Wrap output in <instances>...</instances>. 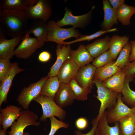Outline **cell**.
<instances>
[{"label":"cell","instance_id":"obj_1","mask_svg":"<svg viewBox=\"0 0 135 135\" xmlns=\"http://www.w3.org/2000/svg\"><path fill=\"white\" fill-rule=\"evenodd\" d=\"M0 16L1 28L6 34L13 38L24 36L29 20L25 11L2 8Z\"/></svg>","mask_w":135,"mask_h":135},{"label":"cell","instance_id":"obj_2","mask_svg":"<svg viewBox=\"0 0 135 135\" xmlns=\"http://www.w3.org/2000/svg\"><path fill=\"white\" fill-rule=\"evenodd\" d=\"M47 23L48 32L46 42H55L58 46H62L64 40L68 38L74 37L77 39L82 35L73 27L64 28L58 26L54 20L48 21Z\"/></svg>","mask_w":135,"mask_h":135},{"label":"cell","instance_id":"obj_3","mask_svg":"<svg viewBox=\"0 0 135 135\" xmlns=\"http://www.w3.org/2000/svg\"><path fill=\"white\" fill-rule=\"evenodd\" d=\"M93 82L97 88L96 98L100 102L98 114L96 117L98 120L106 108L110 110L114 106L116 102L118 93L104 86L103 82L94 78Z\"/></svg>","mask_w":135,"mask_h":135},{"label":"cell","instance_id":"obj_4","mask_svg":"<svg viewBox=\"0 0 135 135\" xmlns=\"http://www.w3.org/2000/svg\"><path fill=\"white\" fill-rule=\"evenodd\" d=\"M41 106L42 114L40 120L44 122L47 119L55 116L63 120L66 118V112L56 102L54 99L48 97L40 94L34 100Z\"/></svg>","mask_w":135,"mask_h":135},{"label":"cell","instance_id":"obj_5","mask_svg":"<svg viewBox=\"0 0 135 135\" xmlns=\"http://www.w3.org/2000/svg\"><path fill=\"white\" fill-rule=\"evenodd\" d=\"M38 116L35 113L28 110H22L20 116L11 127L8 131V135H23L24 130L26 127L30 125L39 126L40 123L38 121Z\"/></svg>","mask_w":135,"mask_h":135},{"label":"cell","instance_id":"obj_6","mask_svg":"<svg viewBox=\"0 0 135 135\" xmlns=\"http://www.w3.org/2000/svg\"><path fill=\"white\" fill-rule=\"evenodd\" d=\"M48 78L47 76L42 77L38 82L30 84L22 90L16 100L22 108L28 110L31 102L40 94L42 87Z\"/></svg>","mask_w":135,"mask_h":135},{"label":"cell","instance_id":"obj_7","mask_svg":"<svg viewBox=\"0 0 135 135\" xmlns=\"http://www.w3.org/2000/svg\"><path fill=\"white\" fill-rule=\"evenodd\" d=\"M95 8V6H93L90 10L88 13L76 16L73 15L71 10L66 7L64 9L65 13L64 17L62 19L57 21L56 24L60 27L70 25L75 28H84L91 21L92 12Z\"/></svg>","mask_w":135,"mask_h":135},{"label":"cell","instance_id":"obj_8","mask_svg":"<svg viewBox=\"0 0 135 135\" xmlns=\"http://www.w3.org/2000/svg\"><path fill=\"white\" fill-rule=\"evenodd\" d=\"M25 11L29 20L47 22L52 14V6L48 0H38L35 4L29 6Z\"/></svg>","mask_w":135,"mask_h":135},{"label":"cell","instance_id":"obj_9","mask_svg":"<svg viewBox=\"0 0 135 135\" xmlns=\"http://www.w3.org/2000/svg\"><path fill=\"white\" fill-rule=\"evenodd\" d=\"M122 94L119 92L116 102L114 107L107 112L108 123L119 122L127 116L135 114V106L130 108L125 104L122 99Z\"/></svg>","mask_w":135,"mask_h":135},{"label":"cell","instance_id":"obj_10","mask_svg":"<svg viewBox=\"0 0 135 135\" xmlns=\"http://www.w3.org/2000/svg\"><path fill=\"white\" fill-rule=\"evenodd\" d=\"M40 48L36 38L30 36H24L16 49L14 55L18 58L26 59L31 56L37 49Z\"/></svg>","mask_w":135,"mask_h":135},{"label":"cell","instance_id":"obj_11","mask_svg":"<svg viewBox=\"0 0 135 135\" xmlns=\"http://www.w3.org/2000/svg\"><path fill=\"white\" fill-rule=\"evenodd\" d=\"M96 68L90 63L80 67L74 78L82 87L91 91L94 84L93 80Z\"/></svg>","mask_w":135,"mask_h":135},{"label":"cell","instance_id":"obj_12","mask_svg":"<svg viewBox=\"0 0 135 135\" xmlns=\"http://www.w3.org/2000/svg\"><path fill=\"white\" fill-rule=\"evenodd\" d=\"M48 32L47 22L37 20H34L28 25L24 36H30L32 34L36 37L40 48L46 42Z\"/></svg>","mask_w":135,"mask_h":135},{"label":"cell","instance_id":"obj_13","mask_svg":"<svg viewBox=\"0 0 135 135\" xmlns=\"http://www.w3.org/2000/svg\"><path fill=\"white\" fill-rule=\"evenodd\" d=\"M25 70L20 68L18 62L12 63L11 70L5 79L0 84V107L2 103L7 102L8 94L15 76L18 74Z\"/></svg>","mask_w":135,"mask_h":135},{"label":"cell","instance_id":"obj_14","mask_svg":"<svg viewBox=\"0 0 135 135\" xmlns=\"http://www.w3.org/2000/svg\"><path fill=\"white\" fill-rule=\"evenodd\" d=\"M22 109L12 105L8 106L0 110V125L2 128L7 130L18 119Z\"/></svg>","mask_w":135,"mask_h":135},{"label":"cell","instance_id":"obj_15","mask_svg":"<svg viewBox=\"0 0 135 135\" xmlns=\"http://www.w3.org/2000/svg\"><path fill=\"white\" fill-rule=\"evenodd\" d=\"M71 50L70 45L63 44L62 46H57L56 50V60L48 73L47 76L48 78L57 76L62 65L67 59L70 58Z\"/></svg>","mask_w":135,"mask_h":135},{"label":"cell","instance_id":"obj_16","mask_svg":"<svg viewBox=\"0 0 135 135\" xmlns=\"http://www.w3.org/2000/svg\"><path fill=\"white\" fill-rule=\"evenodd\" d=\"M24 36H16L7 39H0V58L10 60L15 55L16 47L20 42Z\"/></svg>","mask_w":135,"mask_h":135},{"label":"cell","instance_id":"obj_17","mask_svg":"<svg viewBox=\"0 0 135 135\" xmlns=\"http://www.w3.org/2000/svg\"><path fill=\"white\" fill-rule=\"evenodd\" d=\"M79 68L72 59H67L61 67L57 75L60 83L68 84L75 78Z\"/></svg>","mask_w":135,"mask_h":135},{"label":"cell","instance_id":"obj_18","mask_svg":"<svg viewBox=\"0 0 135 135\" xmlns=\"http://www.w3.org/2000/svg\"><path fill=\"white\" fill-rule=\"evenodd\" d=\"M76 100L75 96L68 84L60 83L54 100L60 107L70 105Z\"/></svg>","mask_w":135,"mask_h":135},{"label":"cell","instance_id":"obj_19","mask_svg":"<svg viewBox=\"0 0 135 135\" xmlns=\"http://www.w3.org/2000/svg\"><path fill=\"white\" fill-rule=\"evenodd\" d=\"M102 3L104 18L100 25L101 30H110L114 25L118 24L116 11L113 9L108 0H103Z\"/></svg>","mask_w":135,"mask_h":135},{"label":"cell","instance_id":"obj_20","mask_svg":"<svg viewBox=\"0 0 135 135\" xmlns=\"http://www.w3.org/2000/svg\"><path fill=\"white\" fill-rule=\"evenodd\" d=\"M107 112L106 110L98 120L97 128L98 135H122L119 122H115L113 126L108 125L106 119Z\"/></svg>","mask_w":135,"mask_h":135},{"label":"cell","instance_id":"obj_21","mask_svg":"<svg viewBox=\"0 0 135 135\" xmlns=\"http://www.w3.org/2000/svg\"><path fill=\"white\" fill-rule=\"evenodd\" d=\"M70 58L80 68L92 62L94 60L84 44H80L76 50H71Z\"/></svg>","mask_w":135,"mask_h":135},{"label":"cell","instance_id":"obj_22","mask_svg":"<svg viewBox=\"0 0 135 135\" xmlns=\"http://www.w3.org/2000/svg\"><path fill=\"white\" fill-rule=\"evenodd\" d=\"M111 37L108 36L96 40L86 46L91 56L95 58L109 50Z\"/></svg>","mask_w":135,"mask_h":135},{"label":"cell","instance_id":"obj_23","mask_svg":"<svg viewBox=\"0 0 135 135\" xmlns=\"http://www.w3.org/2000/svg\"><path fill=\"white\" fill-rule=\"evenodd\" d=\"M126 74L122 68L103 82L104 86L118 93L121 92L123 87Z\"/></svg>","mask_w":135,"mask_h":135},{"label":"cell","instance_id":"obj_24","mask_svg":"<svg viewBox=\"0 0 135 135\" xmlns=\"http://www.w3.org/2000/svg\"><path fill=\"white\" fill-rule=\"evenodd\" d=\"M129 37L126 35H114L111 37L109 50L113 60L116 59L123 48L129 42Z\"/></svg>","mask_w":135,"mask_h":135},{"label":"cell","instance_id":"obj_25","mask_svg":"<svg viewBox=\"0 0 135 135\" xmlns=\"http://www.w3.org/2000/svg\"><path fill=\"white\" fill-rule=\"evenodd\" d=\"M60 83L57 76L48 78L42 87L40 94L54 99L59 90Z\"/></svg>","mask_w":135,"mask_h":135},{"label":"cell","instance_id":"obj_26","mask_svg":"<svg viewBox=\"0 0 135 135\" xmlns=\"http://www.w3.org/2000/svg\"><path fill=\"white\" fill-rule=\"evenodd\" d=\"M112 61L102 66L97 68L94 78L103 82L109 78L122 68L114 64Z\"/></svg>","mask_w":135,"mask_h":135},{"label":"cell","instance_id":"obj_27","mask_svg":"<svg viewBox=\"0 0 135 135\" xmlns=\"http://www.w3.org/2000/svg\"><path fill=\"white\" fill-rule=\"evenodd\" d=\"M116 13L118 21L123 25L130 24V19L135 14V6H129L124 3L117 10Z\"/></svg>","mask_w":135,"mask_h":135},{"label":"cell","instance_id":"obj_28","mask_svg":"<svg viewBox=\"0 0 135 135\" xmlns=\"http://www.w3.org/2000/svg\"><path fill=\"white\" fill-rule=\"evenodd\" d=\"M134 76L126 75L125 81L121 93L123 96L122 99L123 102L127 104L132 106H135V91L130 88L129 82L133 81Z\"/></svg>","mask_w":135,"mask_h":135},{"label":"cell","instance_id":"obj_29","mask_svg":"<svg viewBox=\"0 0 135 135\" xmlns=\"http://www.w3.org/2000/svg\"><path fill=\"white\" fill-rule=\"evenodd\" d=\"M38 0H4L2 8L26 10L29 6L35 4Z\"/></svg>","mask_w":135,"mask_h":135},{"label":"cell","instance_id":"obj_30","mask_svg":"<svg viewBox=\"0 0 135 135\" xmlns=\"http://www.w3.org/2000/svg\"><path fill=\"white\" fill-rule=\"evenodd\" d=\"M119 122L122 135H133L134 133L135 114L124 118Z\"/></svg>","mask_w":135,"mask_h":135},{"label":"cell","instance_id":"obj_31","mask_svg":"<svg viewBox=\"0 0 135 135\" xmlns=\"http://www.w3.org/2000/svg\"><path fill=\"white\" fill-rule=\"evenodd\" d=\"M68 84L75 96L76 100L84 101L87 99L88 95L91 91L82 87L77 83L74 78Z\"/></svg>","mask_w":135,"mask_h":135},{"label":"cell","instance_id":"obj_32","mask_svg":"<svg viewBox=\"0 0 135 135\" xmlns=\"http://www.w3.org/2000/svg\"><path fill=\"white\" fill-rule=\"evenodd\" d=\"M131 46L129 42L122 48L115 61L114 64L120 68H123L130 62V60Z\"/></svg>","mask_w":135,"mask_h":135},{"label":"cell","instance_id":"obj_33","mask_svg":"<svg viewBox=\"0 0 135 135\" xmlns=\"http://www.w3.org/2000/svg\"><path fill=\"white\" fill-rule=\"evenodd\" d=\"M118 31V30L116 28H113L110 30H101L90 35L82 34V36L76 39L75 40L73 41L68 42H64L63 44L70 45L72 44L82 41H90V40L98 38L105 34Z\"/></svg>","mask_w":135,"mask_h":135},{"label":"cell","instance_id":"obj_34","mask_svg":"<svg viewBox=\"0 0 135 135\" xmlns=\"http://www.w3.org/2000/svg\"><path fill=\"white\" fill-rule=\"evenodd\" d=\"M113 61L108 50L95 58L92 62V64L98 68Z\"/></svg>","mask_w":135,"mask_h":135},{"label":"cell","instance_id":"obj_35","mask_svg":"<svg viewBox=\"0 0 135 135\" xmlns=\"http://www.w3.org/2000/svg\"><path fill=\"white\" fill-rule=\"evenodd\" d=\"M12 63L10 60L0 58V81H3L10 72Z\"/></svg>","mask_w":135,"mask_h":135},{"label":"cell","instance_id":"obj_36","mask_svg":"<svg viewBox=\"0 0 135 135\" xmlns=\"http://www.w3.org/2000/svg\"><path fill=\"white\" fill-rule=\"evenodd\" d=\"M51 122V128L48 135H54L57 131L62 128H68L69 124L62 120H57L54 117L50 118Z\"/></svg>","mask_w":135,"mask_h":135},{"label":"cell","instance_id":"obj_37","mask_svg":"<svg viewBox=\"0 0 135 135\" xmlns=\"http://www.w3.org/2000/svg\"><path fill=\"white\" fill-rule=\"evenodd\" d=\"M98 120L96 118L92 120V127L91 130L86 134L82 133L80 130H76L74 131L75 135H96L97 129Z\"/></svg>","mask_w":135,"mask_h":135},{"label":"cell","instance_id":"obj_38","mask_svg":"<svg viewBox=\"0 0 135 135\" xmlns=\"http://www.w3.org/2000/svg\"><path fill=\"white\" fill-rule=\"evenodd\" d=\"M88 122L85 118L81 117L76 121L75 125L78 130H81L85 129L88 126Z\"/></svg>","mask_w":135,"mask_h":135},{"label":"cell","instance_id":"obj_39","mask_svg":"<svg viewBox=\"0 0 135 135\" xmlns=\"http://www.w3.org/2000/svg\"><path fill=\"white\" fill-rule=\"evenodd\" d=\"M126 75L135 76V60L130 62L123 68Z\"/></svg>","mask_w":135,"mask_h":135},{"label":"cell","instance_id":"obj_40","mask_svg":"<svg viewBox=\"0 0 135 135\" xmlns=\"http://www.w3.org/2000/svg\"><path fill=\"white\" fill-rule=\"evenodd\" d=\"M51 55L47 51H44L41 52L39 54L38 59L40 62H44L48 61L50 59Z\"/></svg>","mask_w":135,"mask_h":135},{"label":"cell","instance_id":"obj_41","mask_svg":"<svg viewBox=\"0 0 135 135\" xmlns=\"http://www.w3.org/2000/svg\"><path fill=\"white\" fill-rule=\"evenodd\" d=\"M108 1L113 9L116 11L120 6L125 3L124 0H109Z\"/></svg>","mask_w":135,"mask_h":135},{"label":"cell","instance_id":"obj_42","mask_svg":"<svg viewBox=\"0 0 135 135\" xmlns=\"http://www.w3.org/2000/svg\"><path fill=\"white\" fill-rule=\"evenodd\" d=\"M130 42L131 46L130 60L131 62L135 60V40Z\"/></svg>","mask_w":135,"mask_h":135},{"label":"cell","instance_id":"obj_43","mask_svg":"<svg viewBox=\"0 0 135 135\" xmlns=\"http://www.w3.org/2000/svg\"><path fill=\"white\" fill-rule=\"evenodd\" d=\"M1 126L0 125V135H6L7 130L2 128Z\"/></svg>","mask_w":135,"mask_h":135},{"label":"cell","instance_id":"obj_44","mask_svg":"<svg viewBox=\"0 0 135 135\" xmlns=\"http://www.w3.org/2000/svg\"><path fill=\"white\" fill-rule=\"evenodd\" d=\"M23 135H30V133L26 132H24Z\"/></svg>","mask_w":135,"mask_h":135},{"label":"cell","instance_id":"obj_45","mask_svg":"<svg viewBox=\"0 0 135 135\" xmlns=\"http://www.w3.org/2000/svg\"><path fill=\"white\" fill-rule=\"evenodd\" d=\"M96 135H98L97 129V130H96Z\"/></svg>","mask_w":135,"mask_h":135},{"label":"cell","instance_id":"obj_46","mask_svg":"<svg viewBox=\"0 0 135 135\" xmlns=\"http://www.w3.org/2000/svg\"><path fill=\"white\" fill-rule=\"evenodd\" d=\"M133 135H135V133H134Z\"/></svg>","mask_w":135,"mask_h":135},{"label":"cell","instance_id":"obj_47","mask_svg":"<svg viewBox=\"0 0 135 135\" xmlns=\"http://www.w3.org/2000/svg\"></svg>","mask_w":135,"mask_h":135}]
</instances>
